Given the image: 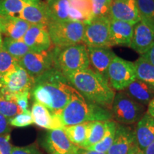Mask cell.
I'll list each match as a JSON object with an SVG mask.
<instances>
[{
    "label": "cell",
    "instance_id": "6da1fadb",
    "mask_svg": "<svg viewBox=\"0 0 154 154\" xmlns=\"http://www.w3.org/2000/svg\"><path fill=\"white\" fill-rule=\"evenodd\" d=\"M74 91L66 77L52 68L34 79L30 95L34 102L44 105L52 114L59 115L71 100Z\"/></svg>",
    "mask_w": 154,
    "mask_h": 154
},
{
    "label": "cell",
    "instance_id": "7a4b0ae2",
    "mask_svg": "<svg viewBox=\"0 0 154 154\" xmlns=\"http://www.w3.org/2000/svg\"><path fill=\"white\" fill-rule=\"evenodd\" d=\"M65 77L84 99L111 110L116 92L101 75L89 68Z\"/></svg>",
    "mask_w": 154,
    "mask_h": 154
},
{
    "label": "cell",
    "instance_id": "3957f363",
    "mask_svg": "<svg viewBox=\"0 0 154 154\" xmlns=\"http://www.w3.org/2000/svg\"><path fill=\"white\" fill-rule=\"evenodd\" d=\"M58 116L63 127L96 121L113 120L111 110L88 101L75 89L71 100Z\"/></svg>",
    "mask_w": 154,
    "mask_h": 154
},
{
    "label": "cell",
    "instance_id": "277c9868",
    "mask_svg": "<svg viewBox=\"0 0 154 154\" xmlns=\"http://www.w3.org/2000/svg\"><path fill=\"white\" fill-rule=\"evenodd\" d=\"M54 68L64 76L89 69L87 47L84 44L62 48L54 47Z\"/></svg>",
    "mask_w": 154,
    "mask_h": 154
},
{
    "label": "cell",
    "instance_id": "5b68a950",
    "mask_svg": "<svg viewBox=\"0 0 154 154\" xmlns=\"http://www.w3.org/2000/svg\"><path fill=\"white\" fill-rule=\"evenodd\" d=\"M84 27V23L72 21L51 22L47 26L52 45L59 48L82 44Z\"/></svg>",
    "mask_w": 154,
    "mask_h": 154
},
{
    "label": "cell",
    "instance_id": "8992f818",
    "mask_svg": "<svg viewBox=\"0 0 154 154\" xmlns=\"http://www.w3.org/2000/svg\"><path fill=\"white\" fill-rule=\"evenodd\" d=\"M113 120L120 124H136L145 114V106L132 99L124 91H117L111 109Z\"/></svg>",
    "mask_w": 154,
    "mask_h": 154
},
{
    "label": "cell",
    "instance_id": "52a82bcc",
    "mask_svg": "<svg viewBox=\"0 0 154 154\" xmlns=\"http://www.w3.org/2000/svg\"><path fill=\"white\" fill-rule=\"evenodd\" d=\"M82 44L87 47H111L110 19L94 17L86 22Z\"/></svg>",
    "mask_w": 154,
    "mask_h": 154
},
{
    "label": "cell",
    "instance_id": "ba28073f",
    "mask_svg": "<svg viewBox=\"0 0 154 154\" xmlns=\"http://www.w3.org/2000/svg\"><path fill=\"white\" fill-rule=\"evenodd\" d=\"M108 78L109 85L114 91H124L137 79L134 62L116 56L108 69Z\"/></svg>",
    "mask_w": 154,
    "mask_h": 154
},
{
    "label": "cell",
    "instance_id": "9c48e42d",
    "mask_svg": "<svg viewBox=\"0 0 154 154\" xmlns=\"http://www.w3.org/2000/svg\"><path fill=\"white\" fill-rule=\"evenodd\" d=\"M34 79L18 65L10 72L0 75V93L8 95L31 91Z\"/></svg>",
    "mask_w": 154,
    "mask_h": 154
},
{
    "label": "cell",
    "instance_id": "30bf717a",
    "mask_svg": "<svg viewBox=\"0 0 154 154\" xmlns=\"http://www.w3.org/2000/svg\"><path fill=\"white\" fill-rule=\"evenodd\" d=\"M17 62L31 76L35 79L54 68V46L49 50L40 52L30 51Z\"/></svg>",
    "mask_w": 154,
    "mask_h": 154
},
{
    "label": "cell",
    "instance_id": "8fae6325",
    "mask_svg": "<svg viewBox=\"0 0 154 154\" xmlns=\"http://www.w3.org/2000/svg\"><path fill=\"white\" fill-rule=\"evenodd\" d=\"M42 145L50 154H73L79 149L69 140L63 128L49 130Z\"/></svg>",
    "mask_w": 154,
    "mask_h": 154
},
{
    "label": "cell",
    "instance_id": "7c38bea8",
    "mask_svg": "<svg viewBox=\"0 0 154 154\" xmlns=\"http://www.w3.org/2000/svg\"><path fill=\"white\" fill-rule=\"evenodd\" d=\"M154 43V26L140 20L134 25L130 47L140 56L144 54Z\"/></svg>",
    "mask_w": 154,
    "mask_h": 154
},
{
    "label": "cell",
    "instance_id": "4fadbf2b",
    "mask_svg": "<svg viewBox=\"0 0 154 154\" xmlns=\"http://www.w3.org/2000/svg\"><path fill=\"white\" fill-rule=\"evenodd\" d=\"M22 39L34 52L47 51L53 47L47 26H45L30 25Z\"/></svg>",
    "mask_w": 154,
    "mask_h": 154
},
{
    "label": "cell",
    "instance_id": "5bb4252c",
    "mask_svg": "<svg viewBox=\"0 0 154 154\" xmlns=\"http://www.w3.org/2000/svg\"><path fill=\"white\" fill-rule=\"evenodd\" d=\"M110 19L119 20L136 24L140 17L136 0H115L111 5Z\"/></svg>",
    "mask_w": 154,
    "mask_h": 154
},
{
    "label": "cell",
    "instance_id": "9a60e30c",
    "mask_svg": "<svg viewBox=\"0 0 154 154\" xmlns=\"http://www.w3.org/2000/svg\"><path fill=\"white\" fill-rule=\"evenodd\" d=\"M87 50L91 69L109 82L108 69L116 54L111 47H87Z\"/></svg>",
    "mask_w": 154,
    "mask_h": 154
},
{
    "label": "cell",
    "instance_id": "2e32d148",
    "mask_svg": "<svg viewBox=\"0 0 154 154\" xmlns=\"http://www.w3.org/2000/svg\"><path fill=\"white\" fill-rule=\"evenodd\" d=\"M136 143L134 128L129 125L118 124L114 140L106 154H129Z\"/></svg>",
    "mask_w": 154,
    "mask_h": 154
},
{
    "label": "cell",
    "instance_id": "e0dca14e",
    "mask_svg": "<svg viewBox=\"0 0 154 154\" xmlns=\"http://www.w3.org/2000/svg\"><path fill=\"white\" fill-rule=\"evenodd\" d=\"M19 17L31 25L47 26L51 22L47 5L43 1L36 4H26Z\"/></svg>",
    "mask_w": 154,
    "mask_h": 154
},
{
    "label": "cell",
    "instance_id": "ac0fdd59",
    "mask_svg": "<svg viewBox=\"0 0 154 154\" xmlns=\"http://www.w3.org/2000/svg\"><path fill=\"white\" fill-rule=\"evenodd\" d=\"M30 25L19 17L0 16V33L4 37L22 39Z\"/></svg>",
    "mask_w": 154,
    "mask_h": 154
},
{
    "label": "cell",
    "instance_id": "d6986e66",
    "mask_svg": "<svg viewBox=\"0 0 154 154\" xmlns=\"http://www.w3.org/2000/svg\"><path fill=\"white\" fill-rule=\"evenodd\" d=\"M32 118L34 124L36 126L48 130L63 128L59 116L52 114L47 108L41 103L34 102L32 107Z\"/></svg>",
    "mask_w": 154,
    "mask_h": 154
},
{
    "label": "cell",
    "instance_id": "ffe728a7",
    "mask_svg": "<svg viewBox=\"0 0 154 154\" xmlns=\"http://www.w3.org/2000/svg\"><path fill=\"white\" fill-rule=\"evenodd\" d=\"M134 24L119 20L110 19V42L116 45L130 47Z\"/></svg>",
    "mask_w": 154,
    "mask_h": 154
},
{
    "label": "cell",
    "instance_id": "44dd1931",
    "mask_svg": "<svg viewBox=\"0 0 154 154\" xmlns=\"http://www.w3.org/2000/svg\"><path fill=\"white\" fill-rule=\"evenodd\" d=\"M136 144L144 151L154 141V117L145 113L134 128Z\"/></svg>",
    "mask_w": 154,
    "mask_h": 154
},
{
    "label": "cell",
    "instance_id": "7402d4cb",
    "mask_svg": "<svg viewBox=\"0 0 154 154\" xmlns=\"http://www.w3.org/2000/svg\"><path fill=\"white\" fill-rule=\"evenodd\" d=\"M124 91L132 99L144 106L149 105L154 98V87L138 79L127 86Z\"/></svg>",
    "mask_w": 154,
    "mask_h": 154
},
{
    "label": "cell",
    "instance_id": "603a6c76",
    "mask_svg": "<svg viewBox=\"0 0 154 154\" xmlns=\"http://www.w3.org/2000/svg\"><path fill=\"white\" fill-rule=\"evenodd\" d=\"M51 22H66L69 21V0H47L44 1Z\"/></svg>",
    "mask_w": 154,
    "mask_h": 154
},
{
    "label": "cell",
    "instance_id": "cb8c5ba5",
    "mask_svg": "<svg viewBox=\"0 0 154 154\" xmlns=\"http://www.w3.org/2000/svg\"><path fill=\"white\" fill-rule=\"evenodd\" d=\"M88 123L72 125L63 128L67 137L74 146L79 149H84L88 136Z\"/></svg>",
    "mask_w": 154,
    "mask_h": 154
},
{
    "label": "cell",
    "instance_id": "d4e9b609",
    "mask_svg": "<svg viewBox=\"0 0 154 154\" xmlns=\"http://www.w3.org/2000/svg\"><path fill=\"white\" fill-rule=\"evenodd\" d=\"M118 123L116 122L113 120H110L106 121V131L104 136L101 138V140L97 143L90 146L87 148L88 150L94 151L99 153H106L110 149L112 145L113 140H114L116 131V128Z\"/></svg>",
    "mask_w": 154,
    "mask_h": 154
},
{
    "label": "cell",
    "instance_id": "484cf974",
    "mask_svg": "<svg viewBox=\"0 0 154 154\" xmlns=\"http://www.w3.org/2000/svg\"><path fill=\"white\" fill-rule=\"evenodd\" d=\"M136 78L154 87V66L143 57L134 62Z\"/></svg>",
    "mask_w": 154,
    "mask_h": 154
},
{
    "label": "cell",
    "instance_id": "4316f807",
    "mask_svg": "<svg viewBox=\"0 0 154 154\" xmlns=\"http://www.w3.org/2000/svg\"><path fill=\"white\" fill-rule=\"evenodd\" d=\"M2 47L17 61L30 51L29 48L24 43L23 39L16 40L3 37Z\"/></svg>",
    "mask_w": 154,
    "mask_h": 154
},
{
    "label": "cell",
    "instance_id": "83f0119b",
    "mask_svg": "<svg viewBox=\"0 0 154 154\" xmlns=\"http://www.w3.org/2000/svg\"><path fill=\"white\" fill-rule=\"evenodd\" d=\"M106 121H96L88 123V136L84 149H87L101 140L106 131Z\"/></svg>",
    "mask_w": 154,
    "mask_h": 154
},
{
    "label": "cell",
    "instance_id": "f1b7e54d",
    "mask_svg": "<svg viewBox=\"0 0 154 154\" xmlns=\"http://www.w3.org/2000/svg\"><path fill=\"white\" fill-rule=\"evenodd\" d=\"M23 111L15 101L13 95L0 93V113L8 119Z\"/></svg>",
    "mask_w": 154,
    "mask_h": 154
},
{
    "label": "cell",
    "instance_id": "f546056e",
    "mask_svg": "<svg viewBox=\"0 0 154 154\" xmlns=\"http://www.w3.org/2000/svg\"><path fill=\"white\" fill-rule=\"evenodd\" d=\"M25 5L22 0H0V16L19 17Z\"/></svg>",
    "mask_w": 154,
    "mask_h": 154
},
{
    "label": "cell",
    "instance_id": "4dcf8cb0",
    "mask_svg": "<svg viewBox=\"0 0 154 154\" xmlns=\"http://www.w3.org/2000/svg\"><path fill=\"white\" fill-rule=\"evenodd\" d=\"M140 20L154 26V0H136Z\"/></svg>",
    "mask_w": 154,
    "mask_h": 154
},
{
    "label": "cell",
    "instance_id": "1f68e13d",
    "mask_svg": "<svg viewBox=\"0 0 154 154\" xmlns=\"http://www.w3.org/2000/svg\"><path fill=\"white\" fill-rule=\"evenodd\" d=\"M111 0H91L92 14L94 17H107L110 19Z\"/></svg>",
    "mask_w": 154,
    "mask_h": 154
},
{
    "label": "cell",
    "instance_id": "d6a6232c",
    "mask_svg": "<svg viewBox=\"0 0 154 154\" xmlns=\"http://www.w3.org/2000/svg\"><path fill=\"white\" fill-rule=\"evenodd\" d=\"M18 62L5 50L3 47L0 48V75H4L14 69Z\"/></svg>",
    "mask_w": 154,
    "mask_h": 154
},
{
    "label": "cell",
    "instance_id": "836d02e7",
    "mask_svg": "<svg viewBox=\"0 0 154 154\" xmlns=\"http://www.w3.org/2000/svg\"><path fill=\"white\" fill-rule=\"evenodd\" d=\"M69 2L71 7L82 13L88 22L93 18L91 0H69Z\"/></svg>",
    "mask_w": 154,
    "mask_h": 154
},
{
    "label": "cell",
    "instance_id": "e575fe53",
    "mask_svg": "<svg viewBox=\"0 0 154 154\" xmlns=\"http://www.w3.org/2000/svg\"><path fill=\"white\" fill-rule=\"evenodd\" d=\"M9 124L11 126L23 128L34 124L32 113L29 110L25 112L19 113L9 119Z\"/></svg>",
    "mask_w": 154,
    "mask_h": 154
},
{
    "label": "cell",
    "instance_id": "d590c367",
    "mask_svg": "<svg viewBox=\"0 0 154 154\" xmlns=\"http://www.w3.org/2000/svg\"><path fill=\"white\" fill-rule=\"evenodd\" d=\"M13 96L17 105L22 109L23 112L29 111V99L31 96L30 91L22 92V93L14 94Z\"/></svg>",
    "mask_w": 154,
    "mask_h": 154
},
{
    "label": "cell",
    "instance_id": "8d00e7d4",
    "mask_svg": "<svg viewBox=\"0 0 154 154\" xmlns=\"http://www.w3.org/2000/svg\"><path fill=\"white\" fill-rule=\"evenodd\" d=\"M11 154H42L35 144L26 146H13Z\"/></svg>",
    "mask_w": 154,
    "mask_h": 154
},
{
    "label": "cell",
    "instance_id": "74e56055",
    "mask_svg": "<svg viewBox=\"0 0 154 154\" xmlns=\"http://www.w3.org/2000/svg\"><path fill=\"white\" fill-rule=\"evenodd\" d=\"M12 147L10 143V134L0 135V154H11Z\"/></svg>",
    "mask_w": 154,
    "mask_h": 154
},
{
    "label": "cell",
    "instance_id": "f35d334b",
    "mask_svg": "<svg viewBox=\"0 0 154 154\" xmlns=\"http://www.w3.org/2000/svg\"><path fill=\"white\" fill-rule=\"evenodd\" d=\"M10 131V125L9 119L0 113V135L9 134Z\"/></svg>",
    "mask_w": 154,
    "mask_h": 154
},
{
    "label": "cell",
    "instance_id": "ab89813d",
    "mask_svg": "<svg viewBox=\"0 0 154 154\" xmlns=\"http://www.w3.org/2000/svg\"><path fill=\"white\" fill-rule=\"evenodd\" d=\"M154 66V43L146 52L141 56Z\"/></svg>",
    "mask_w": 154,
    "mask_h": 154
},
{
    "label": "cell",
    "instance_id": "60d3db41",
    "mask_svg": "<svg viewBox=\"0 0 154 154\" xmlns=\"http://www.w3.org/2000/svg\"><path fill=\"white\" fill-rule=\"evenodd\" d=\"M146 113L151 116L152 117H154V98L151 100V102L149 103L147 108V111H146Z\"/></svg>",
    "mask_w": 154,
    "mask_h": 154
},
{
    "label": "cell",
    "instance_id": "b9f144b4",
    "mask_svg": "<svg viewBox=\"0 0 154 154\" xmlns=\"http://www.w3.org/2000/svg\"><path fill=\"white\" fill-rule=\"evenodd\" d=\"M129 154H145L144 151L143 150H141L138 147V146L137 144H135L134 146V147L132 148V149L131 150Z\"/></svg>",
    "mask_w": 154,
    "mask_h": 154
},
{
    "label": "cell",
    "instance_id": "7bdbcfd3",
    "mask_svg": "<svg viewBox=\"0 0 154 154\" xmlns=\"http://www.w3.org/2000/svg\"><path fill=\"white\" fill-rule=\"evenodd\" d=\"M77 153H78V154H106L99 153V152L91 151V150H88L85 149H79Z\"/></svg>",
    "mask_w": 154,
    "mask_h": 154
},
{
    "label": "cell",
    "instance_id": "ee69618b",
    "mask_svg": "<svg viewBox=\"0 0 154 154\" xmlns=\"http://www.w3.org/2000/svg\"><path fill=\"white\" fill-rule=\"evenodd\" d=\"M145 154H154V141L144 150Z\"/></svg>",
    "mask_w": 154,
    "mask_h": 154
},
{
    "label": "cell",
    "instance_id": "f6af8a7d",
    "mask_svg": "<svg viewBox=\"0 0 154 154\" xmlns=\"http://www.w3.org/2000/svg\"><path fill=\"white\" fill-rule=\"evenodd\" d=\"M26 4H36L42 1V0H22Z\"/></svg>",
    "mask_w": 154,
    "mask_h": 154
},
{
    "label": "cell",
    "instance_id": "bcb514c9",
    "mask_svg": "<svg viewBox=\"0 0 154 154\" xmlns=\"http://www.w3.org/2000/svg\"><path fill=\"white\" fill-rule=\"evenodd\" d=\"M2 40H3V37L2 36L1 33H0V48L2 47Z\"/></svg>",
    "mask_w": 154,
    "mask_h": 154
},
{
    "label": "cell",
    "instance_id": "7dc6e473",
    "mask_svg": "<svg viewBox=\"0 0 154 154\" xmlns=\"http://www.w3.org/2000/svg\"><path fill=\"white\" fill-rule=\"evenodd\" d=\"M73 154H78V153H73Z\"/></svg>",
    "mask_w": 154,
    "mask_h": 154
},
{
    "label": "cell",
    "instance_id": "c3c4849f",
    "mask_svg": "<svg viewBox=\"0 0 154 154\" xmlns=\"http://www.w3.org/2000/svg\"><path fill=\"white\" fill-rule=\"evenodd\" d=\"M111 1H112V2H113V1H115V0H111Z\"/></svg>",
    "mask_w": 154,
    "mask_h": 154
},
{
    "label": "cell",
    "instance_id": "681fc988",
    "mask_svg": "<svg viewBox=\"0 0 154 154\" xmlns=\"http://www.w3.org/2000/svg\"><path fill=\"white\" fill-rule=\"evenodd\" d=\"M46 1H47V0H46Z\"/></svg>",
    "mask_w": 154,
    "mask_h": 154
}]
</instances>
